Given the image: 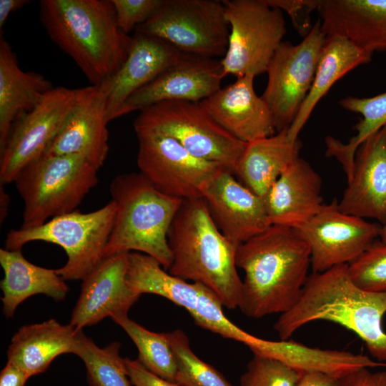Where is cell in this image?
Instances as JSON below:
<instances>
[{"instance_id":"6da1fadb","label":"cell","mask_w":386,"mask_h":386,"mask_svg":"<svg viewBox=\"0 0 386 386\" xmlns=\"http://www.w3.org/2000/svg\"><path fill=\"white\" fill-rule=\"evenodd\" d=\"M236 264L244 272L238 307L242 313L255 319L282 315L302 296L310 249L295 229L270 225L239 245Z\"/></svg>"},{"instance_id":"7a4b0ae2","label":"cell","mask_w":386,"mask_h":386,"mask_svg":"<svg viewBox=\"0 0 386 386\" xmlns=\"http://www.w3.org/2000/svg\"><path fill=\"white\" fill-rule=\"evenodd\" d=\"M347 266L337 265L309 275L298 302L280 315L274 329L281 340H289L311 322H335L355 332L377 361L386 362V332L382 328L386 292L359 288L351 280Z\"/></svg>"},{"instance_id":"3957f363","label":"cell","mask_w":386,"mask_h":386,"mask_svg":"<svg viewBox=\"0 0 386 386\" xmlns=\"http://www.w3.org/2000/svg\"><path fill=\"white\" fill-rule=\"evenodd\" d=\"M39 17L50 39L91 83L110 80L129 55L132 37L119 27L112 0H41Z\"/></svg>"},{"instance_id":"277c9868","label":"cell","mask_w":386,"mask_h":386,"mask_svg":"<svg viewBox=\"0 0 386 386\" xmlns=\"http://www.w3.org/2000/svg\"><path fill=\"white\" fill-rule=\"evenodd\" d=\"M171 274L211 289L224 307H239L242 279L236 264L239 244L214 223L203 198L183 200L168 232Z\"/></svg>"},{"instance_id":"5b68a950","label":"cell","mask_w":386,"mask_h":386,"mask_svg":"<svg viewBox=\"0 0 386 386\" xmlns=\"http://www.w3.org/2000/svg\"><path fill=\"white\" fill-rule=\"evenodd\" d=\"M109 191L117 212L104 258L138 252L168 269L173 260L168 232L183 199L159 192L141 172L116 176Z\"/></svg>"},{"instance_id":"8992f818","label":"cell","mask_w":386,"mask_h":386,"mask_svg":"<svg viewBox=\"0 0 386 386\" xmlns=\"http://www.w3.org/2000/svg\"><path fill=\"white\" fill-rule=\"evenodd\" d=\"M97 171L79 155L41 156L25 167L14 181L24 204L20 229L76 210L98 183Z\"/></svg>"},{"instance_id":"52a82bcc","label":"cell","mask_w":386,"mask_h":386,"mask_svg":"<svg viewBox=\"0 0 386 386\" xmlns=\"http://www.w3.org/2000/svg\"><path fill=\"white\" fill-rule=\"evenodd\" d=\"M116 212L112 200L91 212L76 209L36 227L9 231L5 247L9 250L21 249L33 241L57 244L65 251L67 261L56 269V273L64 280L83 279L104 259Z\"/></svg>"},{"instance_id":"ba28073f","label":"cell","mask_w":386,"mask_h":386,"mask_svg":"<svg viewBox=\"0 0 386 386\" xmlns=\"http://www.w3.org/2000/svg\"><path fill=\"white\" fill-rule=\"evenodd\" d=\"M134 129L169 136L194 156L234 174L247 144L220 126L199 102L189 101H165L142 110Z\"/></svg>"},{"instance_id":"9c48e42d","label":"cell","mask_w":386,"mask_h":386,"mask_svg":"<svg viewBox=\"0 0 386 386\" xmlns=\"http://www.w3.org/2000/svg\"><path fill=\"white\" fill-rule=\"evenodd\" d=\"M229 25L228 46L220 62L225 75L254 77L268 64L287 32L282 11L265 0H224Z\"/></svg>"},{"instance_id":"30bf717a","label":"cell","mask_w":386,"mask_h":386,"mask_svg":"<svg viewBox=\"0 0 386 386\" xmlns=\"http://www.w3.org/2000/svg\"><path fill=\"white\" fill-rule=\"evenodd\" d=\"M135 31L162 39L183 53L215 59L226 54L229 25L222 1L163 0Z\"/></svg>"},{"instance_id":"8fae6325","label":"cell","mask_w":386,"mask_h":386,"mask_svg":"<svg viewBox=\"0 0 386 386\" xmlns=\"http://www.w3.org/2000/svg\"><path fill=\"white\" fill-rule=\"evenodd\" d=\"M326 39L318 20L300 44L282 41L272 56L261 97L271 110L276 131L289 129L299 112L312 86Z\"/></svg>"},{"instance_id":"7c38bea8","label":"cell","mask_w":386,"mask_h":386,"mask_svg":"<svg viewBox=\"0 0 386 386\" xmlns=\"http://www.w3.org/2000/svg\"><path fill=\"white\" fill-rule=\"evenodd\" d=\"M84 87L52 88L31 111L14 123L0 152V183L14 182L19 172L40 158L59 132L83 94Z\"/></svg>"},{"instance_id":"4fadbf2b","label":"cell","mask_w":386,"mask_h":386,"mask_svg":"<svg viewBox=\"0 0 386 386\" xmlns=\"http://www.w3.org/2000/svg\"><path fill=\"white\" fill-rule=\"evenodd\" d=\"M135 132L140 172L167 195L183 200L202 198L204 185L225 169L194 156L169 136L152 130Z\"/></svg>"},{"instance_id":"5bb4252c","label":"cell","mask_w":386,"mask_h":386,"mask_svg":"<svg viewBox=\"0 0 386 386\" xmlns=\"http://www.w3.org/2000/svg\"><path fill=\"white\" fill-rule=\"evenodd\" d=\"M381 224L342 212L334 199L295 230L309 245L313 272L350 264L380 237Z\"/></svg>"},{"instance_id":"9a60e30c","label":"cell","mask_w":386,"mask_h":386,"mask_svg":"<svg viewBox=\"0 0 386 386\" xmlns=\"http://www.w3.org/2000/svg\"><path fill=\"white\" fill-rule=\"evenodd\" d=\"M220 60L184 54L126 102L122 116L165 101L199 102L221 88L225 76Z\"/></svg>"},{"instance_id":"2e32d148","label":"cell","mask_w":386,"mask_h":386,"mask_svg":"<svg viewBox=\"0 0 386 386\" xmlns=\"http://www.w3.org/2000/svg\"><path fill=\"white\" fill-rule=\"evenodd\" d=\"M233 175L222 169L204 185L201 192L221 232L240 244L264 232L270 224L264 199Z\"/></svg>"},{"instance_id":"e0dca14e","label":"cell","mask_w":386,"mask_h":386,"mask_svg":"<svg viewBox=\"0 0 386 386\" xmlns=\"http://www.w3.org/2000/svg\"><path fill=\"white\" fill-rule=\"evenodd\" d=\"M129 252L104 258L82 280L79 297L70 325L76 329L95 325L104 318L128 315L140 295L128 284Z\"/></svg>"},{"instance_id":"ac0fdd59","label":"cell","mask_w":386,"mask_h":386,"mask_svg":"<svg viewBox=\"0 0 386 386\" xmlns=\"http://www.w3.org/2000/svg\"><path fill=\"white\" fill-rule=\"evenodd\" d=\"M107 81L84 87L81 99L43 156L79 155L99 169L109 152Z\"/></svg>"},{"instance_id":"d6986e66","label":"cell","mask_w":386,"mask_h":386,"mask_svg":"<svg viewBox=\"0 0 386 386\" xmlns=\"http://www.w3.org/2000/svg\"><path fill=\"white\" fill-rule=\"evenodd\" d=\"M338 206L345 214L386 223V124L357 150L352 176Z\"/></svg>"},{"instance_id":"ffe728a7","label":"cell","mask_w":386,"mask_h":386,"mask_svg":"<svg viewBox=\"0 0 386 386\" xmlns=\"http://www.w3.org/2000/svg\"><path fill=\"white\" fill-rule=\"evenodd\" d=\"M254 79L252 75L237 78L199 102L220 126L244 142L276 132L270 109L254 90Z\"/></svg>"},{"instance_id":"44dd1931","label":"cell","mask_w":386,"mask_h":386,"mask_svg":"<svg viewBox=\"0 0 386 386\" xmlns=\"http://www.w3.org/2000/svg\"><path fill=\"white\" fill-rule=\"evenodd\" d=\"M184 54L162 39L135 31L127 59L107 81V123L122 116L124 104L134 92L177 62Z\"/></svg>"},{"instance_id":"7402d4cb","label":"cell","mask_w":386,"mask_h":386,"mask_svg":"<svg viewBox=\"0 0 386 386\" xmlns=\"http://www.w3.org/2000/svg\"><path fill=\"white\" fill-rule=\"evenodd\" d=\"M322 179L303 159L295 160L277 179L264 202L270 225L297 228L323 205Z\"/></svg>"},{"instance_id":"603a6c76","label":"cell","mask_w":386,"mask_h":386,"mask_svg":"<svg viewBox=\"0 0 386 386\" xmlns=\"http://www.w3.org/2000/svg\"><path fill=\"white\" fill-rule=\"evenodd\" d=\"M317 10L327 36L344 37L372 54L386 51V0L320 1Z\"/></svg>"},{"instance_id":"cb8c5ba5","label":"cell","mask_w":386,"mask_h":386,"mask_svg":"<svg viewBox=\"0 0 386 386\" xmlns=\"http://www.w3.org/2000/svg\"><path fill=\"white\" fill-rule=\"evenodd\" d=\"M80 330L54 319L22 326L11 339L7 362L30 377L42 373L59 355L75 353Z\"/></svg>"},{"instance_id":"d4e9b609","label":"cell","mask_w":386,"mask_h":386,"mask_svg":"<svg viewBox=\"0 0 386 386\" xmlns=\"http://www.w3.org/2000/svg\"><path fill=\"white\" fill-rule=\"evenodd\" d=\"M52 88L42 74L20 69L8 41L0 37V152L12 126L24 113L33 109Z\"/></svg>"},{"instance_id":"484cf974","label":"cell","mask_w":386,"mask_h":386,"mask_svg":"<svg viewBox=\"0 0 386 386\" xmlns=\"http://www.w3.org/2000/svg\"><path fill=\"white\" fill-rule=\"evenodd\" d=\"M284 129L247 142L234 174L252 192L264 198L279 177L299 158L302 143Z\"/></svg>"},{"instance_id":"4316f807","label":"cell","mask_w":386,"mask_h":386,"mask_svg":"<svg viewBox=\"0 0 386 386\" xmlns=\"http://www.w3.org/2000/svg\"><path fill=\"white\" fill-rule=\"evenodd\" d=\"M0 264L4 274L0 283L2 311L7 318L14 315L19 305L34 295L44 294L61 301L69 292L65 280L56 269L32 264L21 249H1Z\"/></svg>"},{"instance_id":"83f0119b","label":"cell","mask_w":386,"mask_h":386,"mask_svg":"<svg viewBox=\"0 0 386 386\" xmlns=\"http://www.w3.org/2000/svg\"><path fill=\"white\" fill-rule=\"evenodd\" d=\"M372 56L344 37L327 36L312 86L287 130L292 139H298L315 106L332 85L353 69L370 62Z\"/></svg>"},{"instance_id":"f1b7e54d","label":"cell","mask_w":386,"mask_h":386,"mask_svg":"<svg viewBox=\"0 0 386 386\" xmlns=\"http://www.w3.org/2000/svg\"><path fill=\"white\" fill-rule=\"evenodd\" d=\"M344 109L359 113L362 118L355 124L357 134L348 143L327 137L326 155L332 157L341 164L347 182L352 177L356 152L371 135L386 124V92L370 98L347 96L339 102Z\"/></svg>"},{"instance_id":"f546056e","label":"cell","mask_w":386,"mask_h":386,"mask_svg":"<svg viewBox=\"0 0 386 386\" xmlns=\"http://www.w3.org/2000/svg\"><path fill=\"white\" fill-rule=\"evenodd\" d=\"M120 346L113 342L99 347L80 330L74 355L85 365L89 386H131Z\"/></svg>"},{"instance_id":"4dcf8cb0","label":"cell","mask_w":386,"mask_h":386,"mask_svg":"<svg viewBox=\"0 0 386 386\" xmlns=\"http://www.w3.org/2000/svg\"><path fill=\"white\" fill-rule=\"evenodd\" d=\"M112 320L136 345L139 362L154 375L174 382L177 362L167 332H152L129 318L128 315Z\"/></svg>"},{"instance_id":"1f68e13d","label":"cell","mask_w":386,"mask_h":386,"mask_svg":"<svg viewBox=\"0 0 386 386\" xmlns=\"http://www.w3.org/2000/svg\"><path fill=\"white\" fill-rule=\"evenodd\" d=\"M167 334L177 362L176 384L179 386H234L216 368L195 355L182 330H174Z\"/></svg>"},{"instance_id":"d6a6232c","label":"cell","mask_w":386,"mask_h":386,"mask_svg":"<svg viewBox=\"0 0 386 386\" xmlns=\"http://www.w3.org/2000/svg\"><path fill=\"white\" fill-rule=\"evenodd\" d=\"M222 307L219 297L203 285L194 305L188 312L194 322L203 329L242 342L249 350L253 348L259 337L247 332L231 322L225 316Z\"/></svg>"},{"instance_id":"836d02e7","label":"cell","mask_w":386,"mask_h":386,"mask_svg":"<svg viewBox=\"0 0 386 386\" xmlns=\"http://www.w3.org/2000/svg\"><path fill=\"white\" fill-rule=\"evenodd\" d=\"M352 282L371 292H386V243L376 239L357 259L348 264Z\"/></svg>"},{"instance_id":"e575fe53","label":"cell","mask_w":386,"mask_h":386,"mask_svg":"<svg viewBox=\"0 0 386 386\" xmlns=\"http://www.w3.org/2000/svg\"><path fill=\"white\" fill-rule=\"evenodd\" d=\"M302 373L275 358L253 354L240 386H296Z\"/></svg>"},{"instance_id":"d590c367","label":"cell","mask_w":386,"mask_h":386,"mask_svg":"<svg viewBox=\"0 0 386 386\" xmlns=\"http://www.w3.org/2000/svg\"><path fill=\"white\" fill-rule=\"evenodd\" d=\"M117 24L126 34L136 29L158 11L163 0H112Z\"/></svg>"},{"instance_id":"8d00e7d4","label":"cell","mask_w":386,"mask_h":386,"mask_svg":"<svg viewBox=\"0 0 386 386\" xmlns=\"http://www.w3.org/2000/svg\"><path fill=\"white\" fill-rule=\"evenodd\" d=\"M273 7L285 11L290 16L297 31L303 37L306 36L312 26L310 14L317 9L320 1L314 0H265Z\"/></svg>"},{"instance_id":"74e56055","label":"cell","mask_w":386,"mask_h":386,"mask_svg":"<svg viewBox=\"0 0 386 386\" xmlns=\"http://www.w3.org/2000/svg\"><path fill=\"white\" fill-rule=\"evenodd\" d=\"M124 359L129 379L134 386H179L151 372L138 360Z\"/></svg>"},{"instance_id":"f35d334b","label":"cell","mask_w":386,"mask_h":386,"mask_svg":"<svg viewBox=\"0 0 386 386\" xmlns=\"http://www.w3.org/2000/svg\"><path fill=\"white\" fill-rule=\"evenodd\" d=\"M369 369L360 368L341 377L337 386H386V370L372 372Z\"/></svg>"},{"instance_id":"ab89813d","label":"cell","mask_w":386,"mask_h":386,"mask_svg":"<svg viewBox=\"0 0 386 386\" xmlns=\"http://www.w3.org/2000/svg\"><path fill=\"white\" fill-rule=\"evenodd\" d=\"M29 377L23 370L7 362L0 373V386H25Z\"/></svg>"},{"instance_id":"60d3db41","label":"cell","mask_w":386,"mask_h":386,"mask_svg":"<svg viewBox=\"0 0 386 386\" xmlns=\"http://www.w3.org/2000/svg\"><path fill=\"white\" fill-rule=\"evenodd\" d=\"M338 380L320 371L304 372L296 386H337Z\"/></svg>"},{"instance_id":"b9f144b4","label":"cell","mask_w":386,"mask_h":386,"mask_svg":"<svg viewBox=\"0 0 386 386\" xmlns=\"http://www.w3.org/2000/svg\"><path fill=\"white\" fill-rule=\"evenodd\" d=\"M31 3L29 0H0V32L11 13Z\"/></svg>"},{"instance_id":"7bdbcfd3","label":"cell","mask_w":386,"mask_h":386,"mask_svg":"<svg viewBox=\"0 0 386 386\" xmlns=\"http://www.w3.org/2000/svg\"><path fill=\"white\" fill-rule=\"evenodd\" d=\"M4 185L1 184L0 187V221L2 223L8 214V209L10 203L9 195L6 192Z\"/></svg>"},{"instance_id":"ee69618b","label":"cell","mask_w":386,"mask_h":386,"mask_svg":"<svg viewBox=\"0 0 386 386\" xmlns=\"http://www.w3.org/2000/svg\"><path fill=\"white\" fill-rule=\"evenodd\" d=\"M380 237L383 242L386 243V223L381 227Z\"/></svg>"}]
</instances>
